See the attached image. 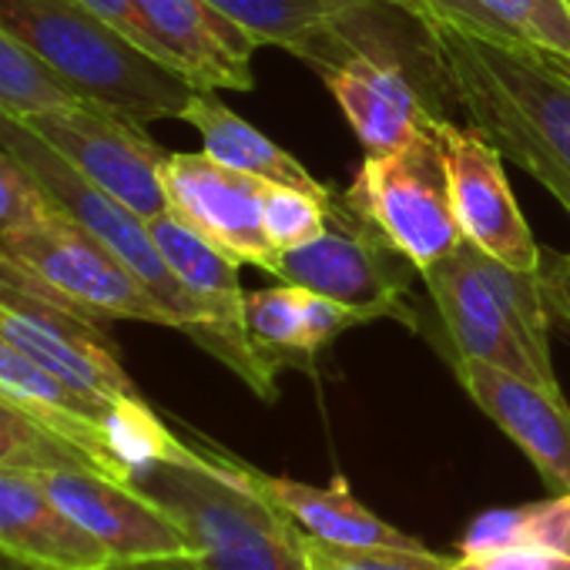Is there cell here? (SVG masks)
Listing matches in <instances>:
<instances>
[{"label": "cell", "mask_w": 570, "mask_h": 570, "mask_svg": "<svg viewBox=\"0 0 570 570\" xmlns=\"http://www.w3.org/2000/svg\"><path fill=\"white\" fill-rule=\"evenodd\" d=\"M433 131L446 158L450 198L463 238L503 265L540 272L543 252L533 242L530 225L523 222L520 205L510 191L500 148L487 141L476 128H460L446 118H436Z\"/></svg>", "instance_id": "8fae6325"}, {"label": "cell", "mask_w": 570, "mask_h": 570, "mask_svg": "<svg viewBox=\"0 0 570 570\" xmlns=\"http://www.w3.org/2000/svg\"><path fill=\"white\" fill-rule=\"evenodd\" d=\"M567 4H570V0H567Z\"/></svg>", "instance_id": "8d00e7d4"}, {"label": "cell", "mask_w": 570, "mask_h": 570, "mask_svg": "<svg viewBox=\"0 0 570 570\" xmlns=\"http://www.w3.org/2000/svg\"><path fill=\"white\" fill-rule=\"evenodd\" d=\"M128 483L185 530L191 570H309L299 523L242 476L235 456L215 446H195L188 460L148 463Z\"/></svg>", "instance_id": "7a4b0ae2"}, {"label": "cell", "mask_w": 570, "mask_h": 570, "mask_svg": "<svg viewBox=\"0 0 570 570\" xmlns=\"http://www.w3.org/2000/svg\"><path fill=\"white\" fill-rule=\"evenodd\" d=\"M0 396H8L31 420H38L41 426H48L51 433L88 453L101 473L128 480L111 443V423L128 403L105 406L88 400L85 393L71 390L61 376H55L48 366H41L35 356H28L4 336H0Z\"/></svg>", "instance_id": "ac0fdd59"}, {"label": "cell", "mask_w": 570, "mask_h": 570, "mask_svg": "<svg viewBox=\"0 0 570 570\" xmlns=\"http://www.w3.org/2000/svg\"><path fill=\"white\" fill-rule=\"evenodd\" d=\"M21 121L58 155H65L88 181L105 188L141 218L168 212V195L161 181V165L168 151L155 145L128 115L95 101H75L65 108L24 115Z\"/></svg>", "instance_id": "9c48e42d"}, {"label": "cell", "mask_w": 570, "mask_h": 570, "mask_svg": "<svg viewBox=\"0 0 570 570\" xmlns=\"http://www.w3.org/2000/svg\"><path fill=\"white\" fill-rule=\"evenodd\" d=\"M343 198L416 272L430 268L463 242L450 198L446 158L433 125L396 151L366 155Z\"/></svg>", "instance_id": "8992f818"}, {"label": "cell", "mask_w": 570, "mask_h": 570, "mask_svg": "<svg viewBox=\"0 0 570 570\" xmlns=\"http://www.w3.org/2000/svg\"><path fill=\"white\" fill-rule=\"evenodd\" d=\"M248 340L258 360L278 376V370H309L320 350L353 326L373 323L370 313L343 306L330 296L309 293L303 285L278 282L272 289L245 293L242 303Z\"/></svg>", "instance_id": "d6986e66"}, {"label": "cell", "mask_w": 570, "mask_h": 570, "mask_svg": "<svg viewBox=\"0 0 570 570\" xmlns=\"http://www.w3.org/2000/svg\"><path fill=\"white\" fill-rule=\"evenodd\" d=\"M450 570H570V553L560 550H487V553H460Z\"/></svg>", "instance_id": "4dcf8cb0"}, {"label": "cell", "mask_w": 570, "mask_h": 570, "mask_svg": "<svg viewBox=\"0 0 570 570\" xmlns=\"http://www.w3.org/2000/svg\"><path fill=\"white\" fill-rule=\"evenodd\" d=\"M466 28L540 48L570 78V4L567 0H420ZM416 14V18H420Z\"/></svg>", "instance_id": "cb8c5ba5"}, {"label": "cell", "mask_w": 570, "mask_h": 570, "mask_svg": "<svg viewBox=\"0 0 570 570\" xmlns=\"http://www.w3.org/2000/svg\"><path fill=\"white\" fill-rule=\"evenodd\" d=\"M420 275L460 356L483 360L547 390H560L553 366L533 353L513 313L500 299L497 285L483 265V252L476 245L463 238L450 255H443Z\"/></svg>", "instance_id": "30bf717a"}, {"label": "cell", "mask_w": 570, "mask_h": 570, "mask_svg": "<svg viewBox=\"0 0 570 570\" xmlns=\"http://www.w3.org/2000/svg\"><path fill=\"white\" fill-rule=\"evenodd\" d=\"M406 265L410 262L343 195H333L323 235L299 248L278 252L268 275L363 309L376 320L393 316L413 323V313L403 303L410 285V275H403Z\"/></svg>", "instance_id": "ba28073f"}, {"label": "cell", "mask_w": 570, "mask_h": 570, "mask_svg": "<svg viewBox=\"0 0 570 570\" xmlns=\"http://www.w3.org/2000/svg\"><path fill=\"white\" fill-rule=\"evenodd\" d=\"M38 476L48 487V493L61 503V510L71 513L95 540L105 543L115 563L191 557L185 530L135 483L85 466L45 470Z\"/></svg>", "instance_id": "4fadbf2b"}, {"label": "cell", "mask_w": 570, "mask_h": 570, "mask_svg": "<svg viewBox=\"0 0 570 570\" xmlns=\"http://www.w3.org/2000/svg\"><path fill=\"white\" fill-rule=\"evenodd\" d=\"M333 98L340 101L346 121L363 141L366 155H386L413 141L420 131L433 125L430 115L400 71L396 61H383L370 51L350 55L330 75H323Z\"/></svg>", "instance_id": "ffe728a7"}, {"label": "cell", "mask_w": 570, "mask_h": 570, "mask_svg": "<svg viewBox=\"0 0 570 570\" xmlns=\"http://www.w3.org/2000/svg\"><path fill=\"white\" fill-rule=\"evenodd\" d=\"M161 58L195 91H252L255 41L208 0H138Z\"/></svg>", "instance_id": "2e32d148"}, {"label": "cell", "mask_w": 570, "mask_h": 570, "mask_svg": "<svg viewBox=\"0 0 570 570\" xmlns=\"http://www.w3.org/2000/svg\"><path fill=\"white\" fill-rule=\"evenodd\" d=\"M333 195L303 191L293 185H265L262 191V225L275 252H289L316 235H323L330 222Z\"/></svg>", "instance_id": "f1b7e54d"}, {"label": "cell", "mask_w": 570, "mask_h": 570, "mask_svg": "<svg viewBox=\"0 0 570 570\" xmlns=\"http://www.w3.org/2000/svg\"><path fill=\"white\" fill-rule=\"evenodd\" d=\"M440 88L503 158L533 175L570 215V78L533 45L423 11Z\"/></svg>", "instance_id": "6da1fadb"}, {"label": "cell", "mask_w": 570, "mask_h": 570, "mask_svg": "<svg viewBox=\"0 0 570 570\" xmlns=\"http://www.w3.org/2000/svg\"><path fill=\"white\" fill-rule=\"evenodd\" d=\"M258 48L275 45L330 75L360 48L346 41V21L373 0H208Z\"/></svg>", "instance_id": "44dd1931"}, {"label": "cell", "mask_w": 570, "mask_h": 570, "mask_svg": "<svg viewBox=\"0 0 570 570\" xmlns=\"http://www.w3.org/2000/svg\"><path fill=\"white\" fill-rule=\"evenodd\" d=\"M0 248L58 299L101 323L138 320L175 330L171 313L151 296L128 262L68 212L0 235Z\"/></svg>", "instance_id": "52a82bcc"}, {"label": "cell", "mask_w": 570, "mask_h": 570, "mask_svg": "<svg viewBox=\"0 0 570 570\" xmlns=\"http://www.w3.org/2000/svg\"><path fill=\"white\" fill-rule=\"evenodd\" d=\"M108 570H191L188 563H185V557L181 560H138V563H111Z\"/></svg>", "instance_id": "836d02e7"}, {"label": "cell", "mask_w": 570, "mask_h": 570, "mask_svg": "<svg viewBox=\"0 0 570 570\" xmlns=\"http://www.w3.org/2000/svg\"><path fill=\"white\" fill-rule=\"evenodd\" d=\"M61 212L65 208L45 191V185L8 148H0V235Z\"/></svg>", "instance_id": "f546056e"}, {"label": "cell", "mask_w": 570, "mask_h": 570, "mask_svg": "<svg viewBox=\"0 0 570 570\" xmlns=\"http://www.w3.org/2000/svg\"><path fill=\"white\" fill-rule=\"evenodd\" d=\"M0 31L55 68L78 98L138 125L181 118L195 95L178 71L135 48L78 0H0Z\"/></svg>", "instance_id": "3957f363"}, {"label": "cell", "mask_w": 570, "mask_h": 570, "mask_svg": "<svg viewBox=\"0 0 570 570\" xmlns=\"http://www.w3.org/2000/svg\"><path fill=\"white\" fill-rule=\"evenodd\" d=\"M517 547L570 553V493H557L553 500H537L527 507L487 510L470 523L466 537L460 540V553Z\"/></svg>", "instance_id": "d4e9b609"}, {"label": "cell", "mask_w": 570, "mask_h": 570, "mask_svg": "<svg viewBox=\"0 0 570 570\" xmlns=\"http://www.w3.org/2000/svg\"><path fill=\"white\" fill-rule=\"evenodd\" d=\"M148 228H151V238H155L161 258L168 262L175 278L185 285V293L212 320V326L218 333V360L228 370H235L262 400H275L278 396L275 376L258 360V353L248 340V330H245V316H242V303H245V293L238 285L242 262L232 252H225L222 245H215L212 238H205L198 228H191L171 208L148 218Z\"/></svg>", "instance_id": "7c38bea8"}, {"label": "cell", "mask_w": 570, "mask_h": 570, "mask_svg": "<svg viewBox=\"0 0 570 570\" xmlns=\"http://www.w3.org/2000/svg\"><path fill=\"white\" fill-rule=\"evenodd\" d=\"M540 278L550 313L570 330V252L567 255H547V265L540 258Z\"/></svg>", "instance_id": "d6a6232c"}, {"label": "cell", "mask_w": 570, "mask_h": 570, "mask_svg": "<svg viewBox=\"0 0 570 570\" xmlns=\"http://www.w3.org/2000/svg\"><path fill=\"white\" fill-rule=\"evenodd\" d=\"M299 547L309 570H450L453 557L426 547H346L330 543L299 527Z\"/></svg>", "instance_id": "83f0119b"}, {"label": "cell", "mask_w": 570, "mask_h": 570, "mask_svg": "<svg viewBox=\"0 0 570 570\" xmlns=\"http://www.w3.org/2000/svg\"><path fill=\"white\" fill-rule=\"evenodd\" d=\"M456 380L470 400L530 456L553 493H570V406L547 390L483 360L456 356Z\"/></svg>", "instance_id": "9a60e30c"}, {"label": "cell", "mask_w": 570, "mask_h": 570, "mask_svg": "<svg viewBox=\"0 0 570 570\" xmlns=\"http://www.w3.org/2000/svg\"><path fill=\"white\" fill-rule=\"evenodd\" d=\"M0 336L95 403L121 406L145 400L125 373L118 346L101 320L58 299L4 248H0Z\"/></svg>", "instance_id": "5b68a950"}, {"label": "cell", "mask_w": 570, "mask_h": 570, "mask_svg": "<svg viewBox=\"0 0 570 570\" xmlns=\"http://www.w3.org/2000/svg\"><path fill=\"white\" fill-rule=\"evenodd\" d=\"M181 121H188L202 135L205 155H212L215 161H222L235 171H245L268 185H293L303 191L333 195V188L316 181L289 151L278 148L272 138H265L245 118H238L228 105H222L215 98V91H195Z\"/></svg>", "instance_id": "603a6c76"}, {"label": "cell", "mask_w": 570, "mask_h": 570, "mask_svg": "<svg viewBox=\"0 0 570 570\" xmlns=\"http://www.w3.org/2000/svg\"><path fill=\"white\" fill-rule=\"evenodd\" d=\"M161 181L175 215L232 252L238 262L272 272L278 252L262 225V191L268 181L235 171L205 151H168Z\"/></svg>", "instance_id": "5bb4252c"}, {"label": "cell", "mask_w": 570, "mask_h": 570, "mask_svg": "<svg viewBox=\"0 0 570 570\" xmlns=\"http://www.w3.org/2000/svg\"><path fill=\"white\" fill-rule=\"evenodd\" d=\"M242 476L268 497L293 523H299L306 533L330 540V543H346V547H423L420 540L406 537L393 523L380 520L370 513L346 487L340 476L333 487H309L299 480H285V476H268L238 460Z\"/></svg>", "instance_id": "7402d4cb"}, {"label": "cell", "mask_w": 570, "mask_h": 570, "mask_svg": "<svg viewBox=\"0 0 570 570\" xmlns=\"http://www.w3.org/2000/svg\"><path fill=\"white\" fill-rule=\"evenodd\" d=\"M0 570H35V567H28V563H21V560H14V557H8L4 550H0Z\"/></svg>", "instance_id": "d590c367"}, {"label": "cell", "mask_w": 570, "mask_h": 570, "mask_svg": "<svg viewBox=\"0 0 570 570\" xmlns=\"http://www.w3.org/2000/svg\"><path fill=\"white\" fill-rule=\"evenodd\" d=\"M0 148H8L41 185L45 191L85 228H91L108 248H115L128 268L148 285L151 296L171 313L175 330L191 336L205 353L218 356V333L202 306L185 293V285L175 278L168 262L161 258L148 218L111 198L105 188L88 181L65 155H58L41 135H35L21 118L0 111Z\"/></svg>", "instance_id": "277c9868"}, {"label": "cell", "mask_w": 570, "mask_h": 570, "mask_svg": "<svg viewBox=\"0 0 570 570\" xmlns=\"http://www.w3.org/2000/svg\"><path fill=\"white\" fill-rule=\"evenodd\" d=\"M71 466L98 470V463L88 453L61 440L38 420H31L8 396H0V470L45 473V470H71Z\"/></svg>", "instance_id": "4316f807"}, {"label": "cell", "mask_w": 570, "mask_h": 570, "mask_svg": "<svg viewBox=\"0 0 570 570\" xmlns=\"http://www.w3.org/2000/svg\"><path fill=\"white\" fill-rule=\"evenodd\" d=\"M373 4H390V8H400V11H406V14H420V0H373Z\"/></svg>", "instance_id": "e575fe53"}, {"label": "cell", "mask_w": 570, "mask_h": 570, "mask_svg": "<svg viewBox=\"0 0 570 570\" xmlns=\"http://www.w3.org/2000/svg\"><path fill=\"white\" fill-rule=\"evenodd\" d=\"M75 101L85 98H78L55 68H48L8 31H0V111L24 118Z\"/></svg>", "instance_id": "484cf974"}, {"label": "cell", "mask_w": 570, "mask_h": 570, "mask_svg": "<svg viewBox=\"0 0 570 570\" xmlns=\"http://www.w3.org/2000/svg\"><path fill=\"white\" fill-rule=\"evenodd\" d=\"M0 550L35 570H108L115 563L31 470H0Z\"/></svg>", "instance_id": "e0dca14e"}, {"label": "cell", "mask_w": 570, "mask_h": 570, "mask_svg": "<svg viewBox=\"0 0 570 570\" xmlns=\"http://www.w3.org/2000/svg\"><path fill=\"white\" fill-rule=\"evenodd\" d=\"M78 4H81L88 14H95L98 21H105L108 28H115L121 38H128L135 48H141L145 55H151L155 61L165 65L161 48L155 45V38H151V31H148L141 11H138V0H78Z\"/></svg>", "instance_id": "1f68e13d"}]
</instances>
